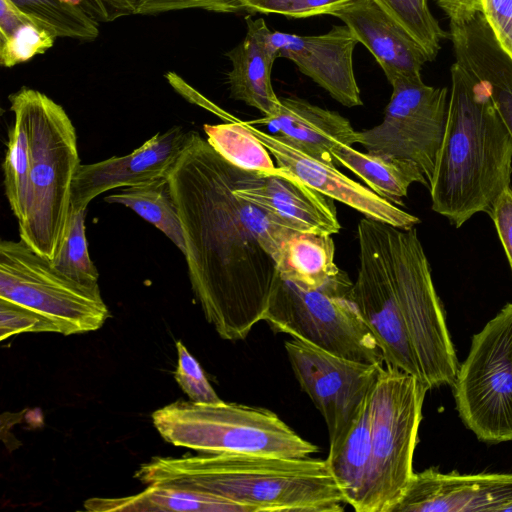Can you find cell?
Masks as SVG:
<instances>
[{"mask_svg":"<svg viewBox=\"0 0 512 512\" xmlns=\"http://www.w3.org/2000/svg\"><path fill=\"white\" fill-rule=\"evenodd\" d=\"M422 48L429 61L447 33L429 9L428 0H375Z\"/></svg>","mask_w":512,"mask_h":512,"instance_id":"cell-32","label":"cell"},{"mask_svg":"<svg viewBox=\"0 0 512 512\" xmlns=\"http://www.w3.org/2000/svg\"><path fill=\"white\" fill-rule=\"evenodd\" d=\"M13 123L8 133L3 163L4 187L10 208L20 220L24 214L30 166V144L26 117L21 106L9 98Z\"/></svg>","mask_w":512,"mask_h":512,"instance_id":"cell-29","label":"cell"},{"mask_svg":"<svg viewBox=\"0 0 512 512\" xmlns=\"http://www.w3.org/2000/svg\"><path fill=\"white\" fill-rule=\"evenodd\" d=\"M30 20L55 38L93 41L99 36V22L83 9L59 0H11Z\"/></svg>","mask_w":512,"mask_h":512,"instance_id":"cell-28","label":"cell"},{"mask_svg":"<svg viewBox=\"0 0 512 512\" xmlns=\"http://www.w3.org/2000/svg\"><path fill=\"white\" fill-rule=\"evenodd\" d=\"M104 200L132 209L160 230L185 255L184 232L168 175L144 184L124 187L119 192L106 196Z\"/></svg>","mask_w":512,"mask_h":512,"instance_id":"cell-26","label":"cell"},{"mask_svg":"<svg viewBox=\"0 0 512 512\" xmlns=\"http://www.w3.org/2000/svg\"><path fill=\"white\" fill-rule=\"evenodd\" d=\"M86 209L70 210L59 253L50 262L66 277L91 288H99V274L92 262L85 234Z\"/></svg>","mask_w":512,"mask_h":512,"instance_id":"cell-31","label":"cell"},{"mask_svg":"<svg viewBox=\"0 0 512 512\" xmlns=\"http://www.w3.org/2000/svg\"><path fill=\"white\" fill-rule=\"evenodd\" d=\"M352 285L341 269L318 286L279 276L262 321L275 333L288 334L339 357L384 364L373 335L350 297Z\"/></svg>","mask_w":512,"mask_h":512,"instance_id":"cell-7","label":"cell"},{"mask_svg":"<svg viewBox=\"0 0 512 512\" xmlns=\"http://www.w3.org/2000/svg\"><path fill=\"white\" fill-rule=\"evenodd\" d=\"M340 166L346 167L361 178L367 186L383 199L398 206L413 183L429 184L417 165L412 162L362 153L352 146L335 152Z\"/></svg>","mask_w":512,"mask_h":512,"instance_id":"cell-24","label":"cell"},{"mask_svg":"<svg viewBox=\"0 0 512 512\" xmlns=\"http://www.w3.org/2000/svg\"><path fill=\"white\" fill-rule=\"evenodd\" d=\"M357 240L359 268L350 297L373 335L384 363L423 382L407 326L367 217L358 223Z\"/></svg>","mask_w":512,"mask_h":512,"instance_id":"cell-13","label":"cell"},{"mask_svg":"<svg viewBox=\"0 0 512 512\" xmlns=\"http://www.w3.org/2000/svg\"><path fill=\"white\" fill-rule=\"evenodd\" d=\"M95 10V20L108 23L135 14V0H90Z\"/></svg>","mask_w":512,"mask_h":512,"instance_id":"cell-40","label":"cell"},{"mask_svg":"<svg viewBox=\"0 0 512 512\" xmlns=\"http://www.w3.org/2000/svg\"><path fill=\"white\" fill-rule=\"evenodd\" d=\"M371 394V393H370ZM372 457L370 396L340 447L326 461L346 503L356 510L365 489Z\"/></svg>","mask_w":512,"mask_h":512,"instance_id":"cell-25","label":"cell"},{"mask_svg":"<svg viewBox=\"0 0 512 512\" xmlns=\"http://www.w3.org/2000/svg\"><path fill=\"white\" fill-rule=\"evenodd\" d=\"M244 123L274 156L278 166L290 170L301 181L321 194L355 209L367 218L397 228L410 229L420 223L418 217L383 199L370 188L348 178L337 167L300 152L286 144L277 135L263 132L249 122Z\"/></svg>","mask_w":512,"mask_h":512,"instance_id":"cell-17","label":"cell"},{"mask_svg":"<svg viewBox=\"0 0 512 512\" xmlns=\"http://www.w3.org/2000/svg\"><path fill=\"white\" fill-rule=\"evenodd\" d=\"M152 421L165 441L202 453L305 458L319 450L262 407L179 400L154 411Z\"/></svg>","mask_w":512,"mask_h":512,"instance_id":"cell-6","label":"cell"},{"mask_svg":"<svg viewBox=\"0 0 512 512\" xmlns=\"http://www.w3.org/2000/svg\"><path fill=\"white\" fill-rule=\"evenodd\" d=\"M236 193L291 230L331 236L341 230L333 199L311 188L284 167L249 171Z\"/></svg>","mask_w":512,"mask_h":512,"instance_id":"cell-16","label":"cell"},{"mask_svg":"<svg viewBox=\"0 0 512 512\" xmlns=\"http://www.w3.org/2000/svg\"><path fill=\"white\" fill-rule=\"evenodd\" d=\"M27 332H57L49 318L19 304L0 299V339Z\"/></svg>","mask_w":512,"mask_h":512,"instance_id":"cell-36","label":"cell"},{"mask_svg":"<svg viewBox=\"0 0 512 512\" xmlns=\"http://www.w3.org/2000/svg\"><path fill=\"white\" fill-rule=\"evenodd\" d=\"M178 353L177 368L174 378L180 388L196 403H220L217 395L198 361L189 353L181 341L176 342Z\"/></svg>","mask_w":512,"mask_h":512,"instance_id":"cell-34","label":"cell"},{"mask_svg":"<svg viewBox=\"0 0 512 512\" xmlns=\"http://www.w3.org/2000/svg\"><path fill=\"white\" fill-rule=\"evenodd\" d=\"M191 131L174 126L157 133L128 155L80 164L72 184L71 209H87L100 194L144 184L168 175L188 143Z\"/></svg>","mask_w":512,"mask_h":512,"instance_id":"cell-15","label":"cell"},{"mask_svg":"<svg viewBox=\"0 0 512 512\" xmlns=\"http://www.w3.org/2000/svg\"><path fill=\"white\" fill-rule=\"evenodd\" d=\"M135 477L143 484L211 493L248 512H340L347 505L326 459L204 453L154 457Z\"/></svg>","mask_w":512,"mask_h":512,"instance_id":"cell-2","label":"cell"},{"mask_svg":"<svg viewBox=\"0 0 512 512\" xmlns=\"http://www.w3.org/2000/svg\"><path fill=\"white\" fill-rule=\"evenodd\" d=\"M271 41L279 57L294 62L336 101L346 107L363 104L353 69V52L359 42L345 24L313 36L273 31Z\"/></svg>","mask_w":512,"mask_h":512,"instance_id":"cell-18","label":"cell"},{"mask_svg":"<svg viewBox=\"0 0 512 512\" xmlns=\"http://www.w3.org/2000/svg\"><path fill=\"white\" fill-rule=\"evenodd\" d=\"M26 23L31 22L11 0H0V40L7 38L20 25Z\"/></svg>","mask_w":512,"mask_h":512,"instance_id":"cell-41","label":"cell"},{"mask_svg":"<svg viewBox=\"0 0 512 512\" xmlns=\"http://www.w3.org/2000/svg\"><path fill=\"white\" fill-rule=\"evenodd\" d=\"M443 142L430 184L434 212L459 228L478 212L491 214L510 187L512 136L486 88L458 63Z\"/></svg>","mask_w":512,"mask_h":512,"instance_id":"cell-3","label":"cell"},{"mask_svg":"<svg viewBox=\"0 0 512 512\" xmlns=\"http://www.w3.org/2000/svg\"><path fill=\"white\" fill-rule=\"evenodd\" d=\"M334 256L331 235L294 231L284 245L279 276L307 286L321 285L340 269Z\"/></svg>","mask_w":512,"mask_h":512,"instance_id":"cell-27","label":"cell"},{"mask_svg":"<svg viewBox=\"0 0 512 512\" xmlns=\"http://www.w3.org/2000/svg\"><path fill=\"white\" fill-rule=\"evenodd\" d=\"M449 18L450 23L461 24L483 12L484 0H434Z\"/></svg>","mask_w":512,"mask_h":512,"instance_id":"cell-39","label":"cell"},{"mask_svg":"<svg viewBox=\"0 0 512 512\" xmlns=\"http://www.w3.org/2000/svg\"><path fill=\"white\" fill-rule=\"evenodd\" d=\"M351 0H242L245 11L279 14L289 18H307L330 15L339 6Z\"/></svg>","mask_w":512,"mask_h":512,"instance_id":"cell-35","label":"cell"},{"mask_svg":"<svg viewBox=\"0 0 512 512\" xmlns=\"http://www.w3.org/2000/svg\"><path fill=\"white\" fill-rule=\"evenodd\" d=\"M512 503V473L414 472L393 512H501Z\"/></svg>","mask_w":512,"mask_h":512,"instance_id":"cell-14","label":"cell"},{"mask_svg":"<svg viewBox=\"0 0 512 512\" xmlns=\"http://www.w3.org/2000/svg\"><path fill=\"white\" fill-rule=\"evenodd\" d=\"M55 37L31 23L20 25L10 36L0 40V64L10 68L44 54L54 45Z\"/></svg>","mask_w":512,"mask_h":512,"instance_id":"cell-33","label":"cell"},{"mask_svg":"<svg viewBox=\"0 0 512 512\" xmlns=\"http://www.w3.org/2000/svg\"><path fill=\"white\" fill-rule=\"evenodd\" d=\"M249 123L276 128V135L286 144L335 167L340 166L335 152L358 143V132L347 118L296 97L280 98L279 109L274 115Z\"/></svg>","mask_w":512,"mask_h":512,"instance_id":"cell-20","label":"cell"},{"mask_svg":"<svg viewBox=\"0 0 512 512\" xmlns=\"http://www.w3.org/2000/svg\"><path fill=\"white\" fill-rule=\"evenodd\" d=\"M134 15H157L167 12L202 9L217 13H235L244 10L242 0H135Z\"/></svg>","mask_w":512,"mask_h":512,"instance_id":"cell-37","label":"cell"},{"mask_svg":"<svg viewBox=\"0 0 512 512\" xmlns=\"http://www.w3.org/2000/svg\"><path fill=\"white\" fill-rule=\"evenodd\" d=\"M493 220L512 271V188H506L489 215Z\"/></svg>","mask_w":512,"mask_h":512,"instance_id":"cell-38","label":"cell"},{"mask_svg":"<svg viewBox=\"0 0 512 512\" xmlns=\"http://www.w3.org/2000/svg\"><path fill=\"white\" fill-rule=\"evenodd\" d=\"M84 507L88 511H198L248 512L247 508L229 499L172 485L150 484L142 492L118 498L94 497Z\"/></svg>","mask_w":512,"mask_h":512,"instance_id":"cell-23","label":"cell"},{"mask_svg":"<svg viewBox=\"0 0 512 512\" xmlns=\"http://www.w3.org/2000/svg\"><path fill=\"white\" fill-rule=\"evenodd\" d=\"M208 143L226 160L246 170L264 172L274 169L270 152L243 121L203 126Z\"/></svg>","mask_w":512,"mask_h":512,"instance_id":"cell-30","label":"cell"},{"mask_svg":"<svg viewBox=\"0 0 512 512\" xmlns=\"http://www.w3.org/2000/svg\"><path fill=\"white\" fill-rule=\"evenodd\" d=\"M0 299L49 318L66 336L98 330L110 316L99 288L66 277L21 240L0 243Z\"/></svg>","mask_w":512,"mask_h":512,"instance_id":"cell-10","label":"cell"},{"mask_svg":"<svg viewBox=\"0 0 512 512\" xmlns=\"http://www.w3.org/2000/svg\"><path fill=\"white\" fill-rule=\"evenodd\" d=\"M391 86L383 121L359 131L358 143L368 153L414 163L430 187L446 129L448 89L426 85L421 77Z\"/></svg>","mask_w":512,"mask_h":512,"instance_id":"cell-11","label":"cell"},{"mask_svg":"<svg viewBox=\"0 0 512 512\" xmlns=\"http://www.w3.org/2000/svg\"><path fill=\"white\" fill-rule=\"evenodd\" d=\"M507 511L512 512V503L507 504V505H506V506L501 510V512H507Z\"/></svg>","mask_w":512,"mask_h":512,"instance_id":"cell-43","label":"cell"},{"mask_svg":"<svg viewBox=\"0 0 512 512\" xmlns=\"http://www.w3.org/2000/svg\"><path fill=\"white\" fill-rule=\"evenodd\" d=\"M453 389L461 420L479 440L512 441V303L473 335Z\"/></svg>","mask_w":512,"mask_h":512,"instance_id":"cell-9","label":"cell"},{"mask_svg":"<svg viewBox=\"0 0 512 512\" xmlns=\"http://www.w3.org/2000/svg\"><path fill=\"white\" fill-rule=\"evenodd\" d=\"M245 21L244 39L227 53L232 64L228 73L230 95L264 116H272L280 106L271 83L272 66L279 55L264 19L246 16Z\"/></svg>","mask_w":512,"mask_h":512,"instance_id":"cell-22","label":"cell"},{"mask_svg":"<svg viewBox=\"0 0 512 512\" xmlns=\"http://www.w3.org/2000/svg\"><path fill=\"white\" fill-rule=\"evenodd\" d=\"M250 170L191 131L168 173L193 293L224 340H244L268 308L294 230L236 193Z\"/></svg>","mask_w":512,"mask_h":512,"instance_id":"cell-1","label":"cell"},{"mask_svg":"<svg viewBox=\"0 0 512 512\" xmlns=\"http://www.w3.org/2000/svg\"><path fill=\"white\" fill-rule=\"evenodd\" d=\"M428 387L417 377L387 366L370 394L372 457L356 512H393L413 474L422 409Z\"/></svg>","mask_w":512,"mask_h":512,"instance_id":"cell-8","label":"cell"},{"mask_svg":"<svg viewBox=\"0 0 512 512\" xmlns=\"http://www.w3.org/2000/svg\"><path fill=\"white\" fill-rule=\"evenodd\" d=\"M63 3L77 6L83 9L90 17L95 20V10L90 0H59Z\"/></svg>","mask_w":512,"mask_h":512,"instance_id":"cell-42","label":"cell"},{"mask_svg":"<svg viewBox=\"0 0 512 512\" xmlns=\"http://www.w3.org/2000/svg\"><path fill=\"white\" fill-rule=\"evenodd\" d=\"M330 15L339 18L374 56L388 82L420 78L429 61L419 44L375 1L351 0Z\"/></svg>","mask_w":512,"mask_h":512,"instance_id":"cell-19","label":"cell"},{"mask_svg":"<svg viewBox=\"0 0 512 512\" xmlns=\"http://www.w3.org/2000/svg\"><path fill=\"white\" fill-rule=\"evenodd\" d=\"M9 98L23 109L30 166L20 240L52 262L60 251L80 166L75 127L64 108L44 93L22 87Z\"/></svg>","mask_w":512,"mask_h":512,"instance_id":"cell-4","label":"cell"},{"mask_svg":"<svg viewBox=\"0 0 512 512\" xmlns=\"http://www.w3.org/2000/svg\"><path fill=\"white\" fill-rule=\"evenodd\" d=\"M455 62L486 88L512 136V57L500 46L483 13L450 23Z\"/></svg>","mask_w":512,"mask_h":512,"instance_id":"cell-21","label":"cell"},{"mask_svg":"<svg viewBox=\"0 0 512 512\" xmlns=\"http://www.w3.org/2000/svg\"><path fill=\"white\" fill-rule=\"evenodd\" d=\"M370 225L429 390L453 386L459 363L431 269L415 227L401 229L370 219Z\"/></svg>","mask_w":512,"mask_h":512,"instance_id":"cell-5","label":"cell"},{"mask_svg":"<svg viewBox=\"0 0 512 512\" xmlns=\"http://www.w3.org/2000/svg\"><path fill=\"white\" fill-rule=\"evenodd\" d=\"M284 347L301 389L325 420L332 454L359 417L383 364L345 359L296 338Z\"/></svg>","mask_w":512,"mask_h":512,"instance_id":"cell-12","label":"cell"}]
</instances>
